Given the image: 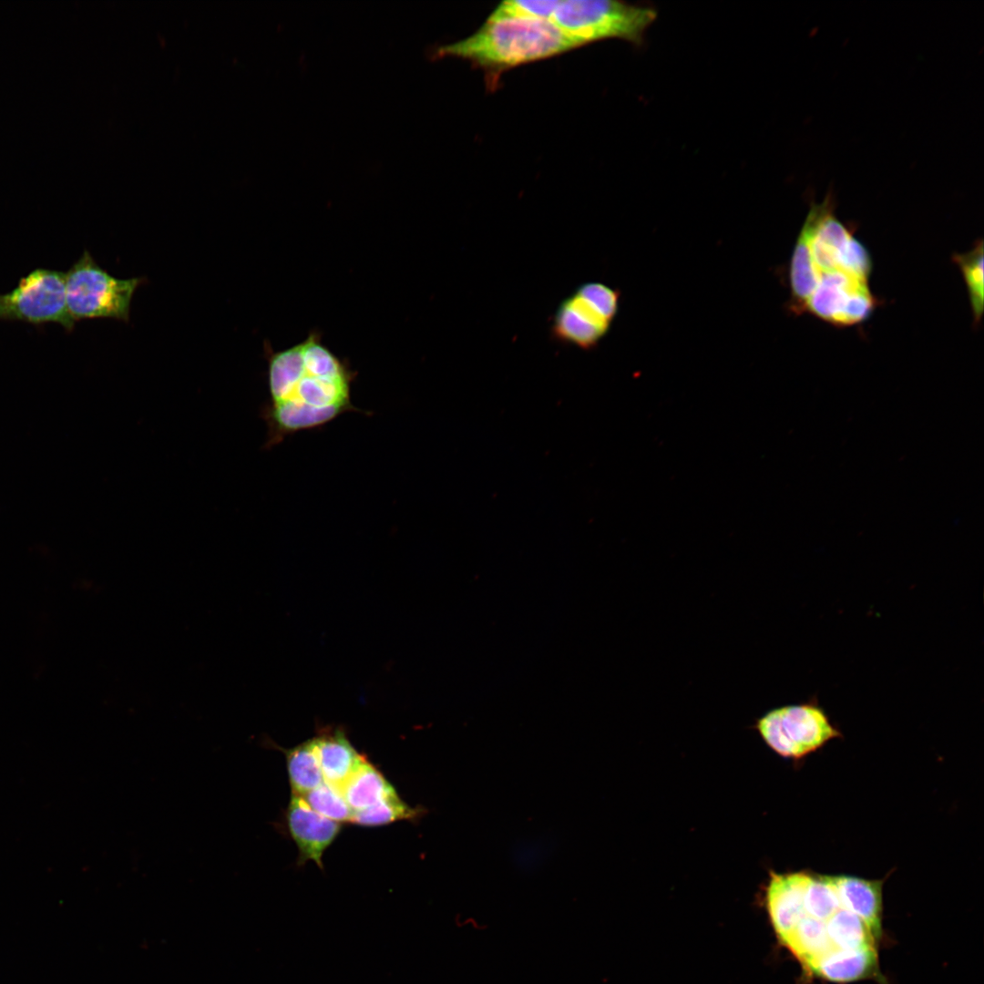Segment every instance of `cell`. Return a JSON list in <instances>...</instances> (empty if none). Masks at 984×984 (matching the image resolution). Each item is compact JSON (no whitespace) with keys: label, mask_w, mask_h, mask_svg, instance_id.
I'll use <instances>...</instances> for the list:
<instances>
[{"label":"cell","mask_w":984,"mask_h":984,"mask_svg":"<svg viewBox=\"0 0 984 984\" xmlns=\"http://www.w3.org/2000/svg\"><path fill=\"white\" fill-rule=\"evenodd\" d=\"M269 401L261 409L267 425L264 449L289 436L322 428L340 415L361 412L352 403L354 373L312 333L268 356Z\"/></svg>","instance_id":"1"},{"label":"cell","mask_w":984,"mask_h":984,"mask_svg":"<svg viewBox=\"0 0 984 984\" xmlns=\"http://www.w3.org/2000/svg\"><path fill=\"white\" fill-rule=\"evenodd\" d=\"M835 197L812 203L794 245L789 266L793 306L802 311L816 282L836 272L869 278L871 259L853 231L835 215Z\"/></svg>","instance_id":"2"},{"label":"cell","mask_w":984,"mask_h":984,"mask_svg":"<svg viewBox=\"0 0 984 984\" xmlns=\"http://www.w3.org/2000/svg\"><path fill=\"white\" fill-rule=\"evenodd\" d=\"M579 46H581L550 20L510 17L487 20L473 35L436 47L432 57L467 60L496 78L512 67Z\"/></svg>","instance_id":"3"},{"label":"cell","mask_w":984,"mask_h":984,"mask_svg":"<svg viewBox=\"0 0 984 984\" xmlns=\"http://www.w3.org/2000/svg\"><path fill=\"white\" fill-rule=\"evenodd\" d=\"M656 16L652 8L619 1L561 0L550 21L580 46L608 38L639 45Z\"/></svg>","instance_id":"4"},{"label":"cell","mask_w":984,"mask_h":984,"mask_svg":"<svg viewBox=\"0 0 984 984\" xmlns=\"http://www.w3.org/2000/svg\"><path fill=\"white\" fill-rule=\"evenodd\" d=\"M67 304L76 323L114 318L128 322L130 303L142 278L118 279L102 269L85 250L65 272Z\"/></svg>","instance_id":"5"},{"label":"cell","mask_w":984,"mask_h":984,"mask_svg":"<svg viewBox=\"0 0 984 984\" xmlns=\"http://www.w3.org/2000/svg\"><path fill=\"white\" fill-rule=\"evenodd\" d=\"M756 729L773 751L795 759L842 735L815 698L767 712L756 722Z\"/></svg>","instance_id":"6"},{"label":"cell","mask_w":984,"mask_h":984,"mask_svg":"<svg viewBox=\"0 0 984 984\" xmlns=\"http://www.w3.org/2000/svg\"><path fill=\"white\" fill-rule=\"evenodd\" d=\"M0 321H18L40 326L57 323L71 332L66 295L65 272L36 268L21 278L16 286L0 294Z\"/></svg>","instance_id":"7"},{"label":"cell","mask_w":984,"mask_h":984,"mask_svg":"<svg viewBox=\"0 0 984 984\" xmlns=\"http://www.w3.org/2000/svg\"><path fill=\"white\" fill-rule=\"evenodd\" d=\"M285 821L299 851V863L313 861L323 868V855L339 834L340 823L321 815L296 794L291 797Z\"/></svg>","instance_id":"8"},{"label":"cell","mask_w":984,"mask_h":984,"mask_svg":"<svg viewBox=\"0 0 984 984\" xmlns=\"http://www.w3.org/2000/svg\"><path fill=\"white\" fill-rule=\"evenodd\" d=\"M611 322L576 291L555 312L551 335L559 343L589 350L607 333Z\"/></svg>","instance_id":"9"},{"label":"cell","mask_w":984,"mask_h":984,"mask_svg":"<svg viewBox=\"0 0 984 984\" xmlns=\"http://www.w3.org/2000/svg\"><path fill=\"white\" fill-rule=\"evenodd\" d=\"M324 782L341 794L364 757L354 748L342 729H324L313 737Z\"/></svg>","instance_id":"10"},{"label":"cell","mask_w":984,"mask_h":984,"mask_svg":"<svg viewBox=\"0 0 984 984\" xmlns=\"http://www.w3.org/2000/svg\"><path fill=\"white\" fill-rule=\"evenodd\" d=\"M844 908L862 918L876 938L881 935L882 881L838 875L834 876Z\"/></svg>","instance_id":"11"},{"label":"cell","mask_w":984,"mask_h":984,"mask_svg":"<svg viewBox=\"0 0 984 984\" xmlns=\"http://www.w3.org/2000/svg\"><path fill=\"white\" fill-rule=\"evenodd\" d=\"M877 969L876 948H833L809 969L826 980L846 983L867 978Z\"/></svg>","instance_id":"12"},{"label":"cell","mask_w":984,"mask_h":984,"mask_svg":"<svg viewBox=\"0 0 984 984\" xmlns=\"http://www.w3.org/2000/svg\"><path fill=\"white\" fill-rule=\"evenodd\" d=\"M779 940L808 970L835 948L827 936L825 921L804 912L793 928Z\"/></svg>","instance_id":"13"},{"label":"cell","mask_w":984,"mask_h":984,"mask_svg":"<svg viewBox=\"0 0 984 984\" xmlns=\"http://www.w3.org/2000/svg\"><path fill=\"white\" fill-rule=\"evenodd\" d=\"M263 743L283 752L292 794L302 796L324 782L313 738L290 749Z\"/></svg>","instance_id":"14"},{"label":"cell","mask_w":984,"mask_h":984,"mask_svg":"<svg viewBox=\"0 0 984 984\" xmlns=\"http://www.w3.org/2000/svg\"><path fill=\"white\" fill-rule=\"evenodd\" d=\"M395 793L382 773L365 758L342 791L354 812L370 807Z\"/></svg>","instance_id":"15"},{"label":"cell","mask_w":984,"mask_h":984,"mask_svg":"<svg viewBox=\"0 0 984 984\" xmlns=\"http://www.w3.org/2000/svg\"><path fill=\"white\" fill-rule=\"evenodd\" d=\"M827 936L835 948H875L876 937L857 915L841 907L825 920Z\"/></svg>","instance_id":"16"},{"label":"cell","mask_w":984,"mask_h":984,"mask_svg":"<svg viewBox=\"0 0 984 984\" xmlns=\"http://www.w3.org/2000/svg\"><path fill=\"white\" fill-rule=\"evenodd\" d=\"M953 261L962 272L974 321L979 323L983 313V241L979 240L966 253L955 254Z\"/></svg>","instance_id":"17"},{"label":"cell","mask_w":984,"mask_h":984,"mask_svg":"<svg viewBox=\"0 0 984 984\" xmlns=\"http://www.w3.org/2000/svg\"><path fill=\"white\" fill-rule=\"evenodd\" d=\"M421 810L407 805L395 793L370 807L354 811L351 823L364 826H377L398 820L415 819L421 815Z\"/></svg>","instance_id":"18"},{"label":"cell","mask_w":984,"mask_h":984,"mask_svg":"<svg viewBox=\"0 0 984 984\" xmlns=\"http://www.w3.org/2000/svg\"><path fill=\"white\" fill-rule=\"evenodd\" d=\"M302 797L312 809L326 818L340 824L352 821L353 809L343 794L325 782Z\"/></svg>","instance_id":"19"},{"label":"cell","mask_w":984,"mask_h":984,"mask_svg":"<svg viewBox=\"0 0 984 984\" xmlns=\"http://www.w3.org/2000/svg\"><path fill=\"white\" fill-rule=\"evenodd\" d=\"M559 3L558 0L505 1L494 9L487 20L510 17L551 20Z\"/></svg>","instance_id":"20"},{"label":"cell","mask_w":984,"mask_h":984,"mask_svg":"<svg viewBox=\"0 0 984 984\" xmlns=\"http://www.w3.org/2000/svg\"><path fill=\"white\" fill-rule=\"evenodd\" d=\"M584 299L593 305L607 320L612 322L619 307L620 293L600 282H586L576 289Z\"/></svg>","instance_id":"21"}]
</instances>
